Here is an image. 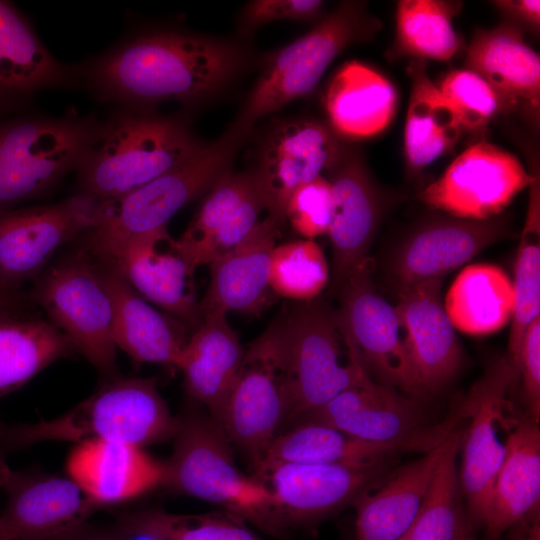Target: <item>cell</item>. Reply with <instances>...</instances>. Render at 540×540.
I'll list each match as a JSON object with an SVG mask.
<instances>
[{
    "mask_svg": "<svg viewBox=\"0 0 540 540\" xmlns=\"http://www.w3.org/2000/svg\"><path fill=\"white\" fill-rule=\"evenodd\" d=\"M246 61L247 51L236 42L164 29L129 37L78 69L80 84L100 102L153 111L163 102L212 98Z\"/></svg>",
    "mask_w": 540,
    "mask_h": 540,
    "instance_id": "cell-1",
    "label": "cell"
},
{
    "mask_svg": "<svg viewBox=\"0 0 540 540\" xmlns=\"http://www.w3.org/2000/svg\"><path fill=\"white\" fill-rule=\"evenodd\" d=\"M191 401L177 416L163 487L218 505L268 534L282 536L271 490L238 469L222 427Z\"/></svg>",
    "mask_w": 540,
    "mask_h": 540,
    "instance_id": "cell-2",
    "label": "cell"
},
{
    "mask_svg": "<svg viewBox=\"0 0 540 540\" xmlns=\"http://www.w3.org/2000/svg\"><path fill=\"white\" fill-rule=\"evenodd\" d=\"M200 141L181 117L120 109L103 121L97 143L79 168V192L106 201L121 197L191 158Z\"/></svg>",
    "mask_w": 540,
    "mask_h": 540,
    "instance_id": "cell-3",
    "label": "cell"
},
{
    "mask_svg": "<svg viewBox=\"0 0 540 540\" xmlns=\"http://www.w3.org/2000/svg\"><path fill=\"white\" fill-rule=\"evenodd\" d=\"M178 426L152 378H113L66 413L35 423L0 424V445L111 441L143 448L173 439Z\"/></svg>",
    "mask_w": 540,
    "mask_h": 540,
    "instance_id": "cell-4",
    "label": "cell"
},
{
    "mask_svg": "<svg viewBox=\"0 0 540 540\" xmlns=\"http://www.w3.org/2000/svg\"><path fill=\"white\" fill-rule=\"evenodd\" d=\"M249 134L231 125L174 169L121 197L100 201L95 224L88 231L92 247L103 256L127 239L167 227L178 211L232 170Z\"/></svg>",
    "mask_w": 540,
    "mask_h": 540,
    "instance_id": "cell-5",
    "label": "cell"
},
{
    "mask_svg": "<svg viewBox=\"0 0 540 540\" xmlns=\"http://www.w3.org/2000/svg\"><path fill=\"white\" fill-rule=\"evenodd\" d=\"M102 127L97 117L74 109L60 117L0 120V211L43 195L77 171Z\"/></svg>",
    "mask_w": 540,
    "mask_h": 540,
    "instance_id": "cell-6",
    "label": "cell"
},
{
    "mask_svg": "<svg viewBox=\"0 0 540 540\" xmlns=\"http://www.w3.org/2000/svg\"><path fill=\"white\" fill-rule=\"evenodd\" d=\"M379 21L359 1H344L306 34L269 54L233 125L251 132L260 118L313 92L347 47L374 36Z\"/></svg>",
    "mask_w": 540,
    "mask_h": 540,
    "instance_id": "cell-7",
    "label": "cell"
},
{
    "mask_svg": "<svg viewBox=\"0 0 540 540\" xmlns=\"http://www.w3.org/2000/svg\"><path fill=\"white\" fill-rule=\"evenodd\" d=\"M287 415V354L281 313L244 349L220 426L230 443L258 463Z\"/></svg>",
    "mask_w": 540,
    "mask_h": 540,
    "instance_id": "cell-8",
    "label": "cell"
},
{
    "mask_svg": "<svg viewBox=\"0 0 540 540\" xmlns=\"http://www.w3.org/2000/svg\"><path fill=\"white\" fill-rule=\"evenodd\" d=\"M282 315L287 354L284 426L289 423L291 427L347 388L363 365L349 346L348 364L340 363L336 314L322 298L291 302Z\"/></svg>",
    "mask_w": 540,
    "mask_h": 540,
    "instance_id": "cell-9",
    "label": "cell"
},
{
    "mask_svg": "<svg viewBox=\"0 0 540 540\" xmlns=\"http://www.w3.org/2000/svg\"><path fill=\"white\" fill-rule=\"evenodd\" d=\"M373 269V260L366 259L340 288L341 304L335 312L338 329L375 381L422 400L427 394L411 360L400 318L395 307L376 292Z\"/></svg>",
    "mask_w": 540,
    "mask_h": 540,
    "instance_id": "cell-10",
    "label": "cell"
},
{
    "mask_svg": "<svg viewBox=\"0 0 540 540\" xmlns=\"http://www.w3.org/2000/svg\"><path fill=\"white\" fill-rule=\"evenodd\" d=\"M36 302L98 371L116 378L113 303L102 273L83 254L51 268L34 291Z\"/></svg>",
    "mask_w": 540,
    "mask_h": 540,
    "instance_id": "cell-11",
    "label": "cell"
},
{
    "mask_svg": "<svg viewBox=\"0 0 540 540\" xmlns=\"http://www.w3.org/2000/svg\"><path fill=\"white\" fill-rule=\"evenodd\" d=\"M519 378L507 357L494 360L459 405L470 419L462 434L461 469L458 473L462 496L467 503L466 521L481 528L487 514L493 486L506 454V440L500 431L505 419L507 395Z\"/></svg>",
    "mask_w": 540,
    "mask_h": 540,
    "instance_id": "cell-12",
    "label": "cell"
},
{
    "mask_svg": "<svg viewBox=\"0 0 540 540\" xmlns=\"http://www.w3.org/2000/svg\"><path fill=\"white\" fill-rule=\"evenodd\" d=\"M344 147L331 128L320 121L274 120L260 139L255 166L250 170L267 217L282 228L292 192L327 172Z\"/></svg>",
    "mask_w": 540,
    "mask_h": 540,
    "instance_id": "cell-13",
    "label": "cell"
},
{
    "mask_svg": "<svg viewBox=\"0 0 540 540\" xmlns=\"http://www.w3.org/2000/svg\"><path fill=\"white\" fill-rule=\"evenodd\" d=\"M395 458L370 464H284L256 478L271 490L282 534L306 527L344 509L380 484L392 471Z\"/></svg>",
    "mask_w": 540,
    "mask_h": 540,
    "instance_id": "cell-14",
    "label": "cell"
},
{
    "mask_svg": "<svg viewBox=\"0 0 540 540\" xmlns=\"http://www.w3.org/2000/svg\"><path fill=\"white\" fill-rule=\"evenodd\" d=\"M532 181L521 161L484 140L460 153L417 199L449 216L487 220L498 216Z\"/></svg>",
    "mask_w": 540,
    "mask_h": 540,
    "instance_id": "cell-15",
    "label": "cell"
},
{
    "mask_svg": "<svg viewBox=\"0 0 540 540\" xmlns=\"http://www.w3.org/2000/svg\"><path fill=\"white\" fill-rule=\"evenodd\" d=\"M100 200L77 193L61 202L0 211V280L8 288L36 275L57 249L95 224Z\"/></svg>",
    "mask_w": 540,
    "mask_h": 540,
    "instance_id": "cell-16",
    "label": "cell"
},
{
    "mask_svg": "<svg viewBox=\"0 0 540 540\" xmlns=\"http://www.w3.org/2000/svg\"><path fill=\"white\" fill-rule=\"evenodd\" d=\"M103 257L148 302L192 331L199 326L196 269L167 227L127 239Z\"/></svg>",
    "mask_w": 540,
    "mask_h": 540,
    "instance_id": "cell-17",
    "label": "cell"
},
{
    "mask_svg": "<svg viewBox=\"0 0 540 540\" xmlns=\"http://www.w3.org/2000/svg\"><path fill=\"white\" fill-rule=\"evenodd\" d=\"M301 421H316L370 442L407 440L434 427L426 423L418 399L375 381L363 366L347 388L295 424Z\"/></svg>",
    "mask_w": 540,
    "mask_h": 540,
    "instance_id": "cell-18",
    "label": "cell"
},
{
    "mask_svg": "<svg viewBox=\"0 0 540 540\" xmlns=\"http://www.w3.org/2000/svg\"><path fill=\"white\" fill-rule=\"evenodd\" d=\"M452 417L434 425L427 433L394 442L358 439L316 421H301L281 431L254 466V475L284 464L362 465L395 458L405 452H428L454 429Z\"/></svg>",
    "mask_w": 540,
    "mask_h": 540,
    "instance_id": "cell-19",
    "label": "cell"
},
{
    "mask_svg": "<svg viewBox=\"0 0 540 540\" xmlns=\"http://www.w3.org/2000/svg\"><path fill=\"white\" fill-rule=\"evenodd\" d=\"M331 188V219L327 234L332 245L333 284L341 288L368 259L380 220L376 188L360 156L344 147L326 172Z\"/></svg>",
    "mask_w": 540,
    "mask_h": 540,
    "instance_id": "cell-20",
    "label": "cell"
},
{
    "mask_svg": "<svg viewBox=\"0 0 540 540\" xmlns=\"http://www.w3.org/2000/svg\"><path fill=\"white\" fill-rule=\"evenodd\" d=\"M77 85L78 65L55 58L16 5L0 0V118L26 107L40 91Z\"/></svg>",
    "mask_w": 540,
    "mask_h": 540,
    "instance_id": "cell-21",
    "label": "cell"
},
{
    "mask_svg": "<svg viewBox=\"0 0 540 540\" xmlns=\"http://www.w3.org/2000/svg\"><path fill=\"white\" fill-rule=\"evenodd\" d=\"M0 514L2 540H62L84 527L97 510L69 476L23 477L7 489Z\"/></svg>",
    "mask_w": 540,
    "mask_h": 540,
    "instance_id": "cell-22",
    "label": "cell"
},
{
    "mask_svg": "<svg viewBox=\"0 0 540 540\" xmlns=\"http://www.w3.org/2000/svg\"><path fill=\"white\" fill-rule=\"evenodd\" d=\"M179 246L197 269L239 244L259 223L263 201L250 171L223 174L203 195Z\"/></svg>",
    "mask_w": 540,
    "mask_h": 540,
    "instance_id": "cell-23",
    "label": "cell"
},
{
    "mask_svg": "<svg viewBox=\"0 0 540 540\" xmlns=\"http://www.w3.org/2000/svg\"><path fill=\"white\" fill-rule=\"evenodd\" d=\"M503 217L470 220L441 217L429 221L402 243L393 260L400 287L444 276L508 234Z\"/></svg>",
    "mask_w": 540,
    "mask_h": 540,
    "instance_id": "cell-24",
    "label": "cell"
},
{
    "mask_svg": "<svg viewBox=\"0 0 540 540\" xmlns=\"http://www.w3.org/2000/svg\"><path fill=\"white\" fill-rule=\"evenodd\" d=\"M442 281L436 278L400 287L395 306L427 396L445 387L462 361L454 326L440 298Z\"/></svg>",
    "mask_w": 540,
    "mask_h": 540,
    "instance_id": "cell-25",
    "label": "cell"
},
{
    "mask_svg": "<svg viewBox=\"0 0 540 540\" xmlns=\"http://www.w3.org/2000/svg\"><path fill=\"white\" fill-rule=\"evenodd\" d=\"M464 68L487 81L504 99L510 113L518 112L538 126L540 58L517 25L503 23L478 30L466 49Z\"/></svg>",
    "mask_w": 540,
    "mask_h": 540,
    "instance_id": "cell-26",
    "label": "cell"
},
{
    "mask_svg": "<svg viewBox=\"0 0 540 540\" xmlns=\"http://www.w3.org/2000/svg\"><path fill=\"white\" fill-rule=\"evenodd\" d=\"M281 228L269 217L235 247L208 264L210 282L201 316L213 311L259 315L274 299L269 265Z\"/></svg>",
    "mask_w": 540,
    "mask_h": 540,
    "instance_id": "cell-27",
    "label": "cell"
},
{
    "mask_svg": "<svg viewBox=\"0 0 540 540\" xmlns=\"http://www.w3.org/2000/svg\"><path fill=\"white\" fill-rule=\"evenodd\" d=\"M66 466L96 509L135 499L165 479V462L143 448L111 441L78 443Z\"/></svg>",
    "mask_w": 540,
    "mask_h": 540,
    "instance_id": "cell-28",
    "label": "cell"
},
{
    "mask_svg": "<svg viewBox=\"0 0 540 540\" xmlns=\"http://www.w3.org/2000/svg\"><path fill=\"white\" fill-rule=\"evenodd\" d=\"M243 355L237 333L227 314L220 311L202 316L181 353L177 368L183 374L189 398L203 406L219 425Z\"/></svg>",
    "mask_w": 540,
    "mask_h": 540,
    "instance_id": "cell-29",
    "label": "cell"
},
{
    "mask_svg": "<svg viewBox=\"0 0 540 540\" xmlns=\"http://www.w3.org/2000/svg\"><path fill=\"white\" fill-rule=\"evenodd\" d=\"M447 437L423 456L391 471L380 484L356 499L352 505L356 511L353 540H400L408 533Z\"/></svg>",
    "mask_w": 540,
    "mask_h": 540,
    "instance_id": "cell-30",
    "label": "cell"
},
{
    "mask_svg": "<svg viewBox=\"0 0 540 540\" xmlns=\"http://www.w3.org/2000/svg\"><path fill=\"white\" fill-rule=\"evenodd\" d=\"M102 273L113 303V341L136 363L177 368L188 328L156 309L110 266Z\"/></svg>",
    "mask_w": 540,
    "mask_h": 540,
    "instance_id": "cell-31",
    "label": "cell"
},
{
    "mask_svg": "<svg viewBox=\"0 0 540 540\" xmlns=\"http://www.w3.org/2000/svg\"><path fill=\"white\" fill-rule=\"evenodd\" d=\"M529 416L516 422L506 437V454L497 474L481 529L482 540L502 534L540 511V429Z\"/></svg>",
    "mask_w": 540,
    "mask_h": 540,
    "instance_id": "cell-32",
    "label": "cell"
},
{
    "mask_svg": "<svg viewBox=\"0 0 540 540\" xmlns=\"http://www.w3.org/2000/svg\"><path fill=\"white\" fill-rule=\"evenodd\" d=\"M397 91L376 69L356 60L343 64L324 92L329 127L340 138L374 137L392 122L397 109Z\"/></svg>",
    "mask_w": 540,
    "mask_h": 540,
    "instance_id": "cell-33",
    "label": "cell"
},
{
    "mask_svg": "<svg viewBox=\"0 0 540 540\" xmlns=\"http://www.w3.org/2000/svg\"><path fill=\"white\" fill-rule=\"evenodd\" d=\"M411 91L404 127L408 168L419 172L452 149L462 128L422 61L411 67Z\"/></svg>",
    "mask_w": 540,
    "mask_h": 540,
    "instance_id": "cell-34",
    "label": "cell"
},
{
    "mask_svg": "<svg viewBox=\"0 0 540 540\" xmlns=\"http://www.w3.org/2000/svg\"><path fill=\"white\" fill-rule=\"evenodd\" d=\"M512 282L498 266L475 264L460 272L451 285L444 307L454 328L486 335L503 328L512 318Z\"/></svg>",
    "mask_w": 540,
    "mask_h": 540,
    "instance_id": "cell-35",
    "label": "cell"
},
{
    "mask_svg": "<svg viewBox=\"0 0 540 540\" xmlns=\"http://www.w3.org/2000/svg\"><path fill=\"white\" fill-rule=\"evenodd\" d=\"M74 351L50 322L0 314V398Z\"/></svg>",
    "mask_w": 540,
    "mask_h": 540,
    "instance_id": "cell-36",
    "label": "cell"
},
{
    "mask_svg": "<svg viewBox=\"0 0 540 540\" xmlns=\"http://www.w3.org/2000/svg\"><path fill=\"white\" fill-rule=\"evenodd\" d=\"M462 2L400 0L396 6V30L392 54L420 60L446 62L460 49L453 18Z\"/></svg>",
    "mask_w": 540,
    "mask_h": 540,
    "instance_id": "cell-37",
    "label": "cell"
},
{
    "mask_svg": "<svg viewBox=\"0 0 540 540\" xmlns=\"http://www.w3.org/2000/svg\"><path fill=\"white\" fill-rule=\"evenodd\" d=\"M463 431L454 429L417 516L408 531L409 540H458L466 523L456 467Z\"/></svg>",
    "mask_w": 540,
    "mask_h": 540,
    "instance_id": "cell-38",
    "label": "cell"
},
{
    "mask_svg": "<svg viewBox=\"0 0 540 540\" xmlns=\"http://www.w3.org/2000/svg\"><path fill=\"white\" fill-rule=\"evenodd\" d=\"M525 223L515 263L512 327L507 359L516 357L523 336L540 312V178L533 165Z\"/></svg>",
    "mask_w": 540,
    "mask_h": 540,
    "instance_id": "cell-39",
    "label": "cell"
},
{
    "mask_svg": "<svg viewBox=\"0 0 540 540\" xmlns=\"http://www.w3.org/2000/svg\"><path fill=\"white\" fill-rule=\"evenodd\" d=\"M329 281V266L322 248L314 240L296 239L276 244L269 265L273 293L291 302L320 297Z\"/></svg>",
    "mask_w": 540,
    "mask_h": 540,
    "instance_id": "cell-40",
    "label": "cell"
},
{
    "mask_svg": "<svg viewBox=\"0 0 540 540\" xmlns=\"http://www.w3.org/2000/svg\"><path fill=\"white\" fill-rule=\"evenodd\" d=\"M436 85L454 110L462 130L480 134L498 116L510 113L499 93L468 69L452 70Z\"/></svg>",
    "mask_w": 540,
    "mask_h": 540,
    "instance_id": "cell-41",
    "label": "cell"
},
{
    "mask_svg": "<svg viewBox=\"0 0 540 540\" xmlns=\"http://www.w3.org/2000/svg\"><path fill=\"white\" fill-rule=\"evenodd\" d=\"M331 219V188L324 176L297 187L290 195L285 220L303 239L327 234Z\"/></svg>",
    "mask_w": 540,
    "mask_h": 540,
    "instance_id": "cell-42",
    "label": "cell"
},
{
    "mask_svg": "<svg viewBox=\"0 0 540 540\" xmlns=\"http://www.w3.org/2000/svg\"><path fill=\"white\" fill-rule=\"evenodd\" d=\"M169 540H265L240 517L222 511L178 515L166 512Z\"/></svg>",
    "mask_w": 540,
    "mask_h": 540,
    "instance_id": "cell-43",
    "label": "cell"
},
{
    "mask_svg": "<svg viewBox=\"0 0 540 540\" xmlns=\"http://www.w3.org/2000/svg\"><path fill=\"white\" fill-rule=\"evenodd\" d=\"M324 2L319 0H255L241 11L238 29L247 34L277 20L312 21L323 17Z\"/></svg>",
    "mask_w": 540,
    "mask_h": 540,
    "instance_id": "cell-44",
    "label": "cell"
},
{
    "mask_svg": "<svg viewBox=\"0 0 540 540\" xmlns=\"http://www.w3.org/2000/svg\"><path fill=\"white\" fill-rule=\"evenodd\" d=\"M521 377L528 416L539 422L540 416V317L526 330L516 357L511 362Z\"/></svg>",
    "mask_w": 540,
    "mask_h": 540,
    "instance_id": "cell-45",
    "label": "cell"
},
{
    "mask_svg": "<svg viewBox=\"0 0 540 540\" xmlns=\"http://www.w3.org/2000/svg\"><path fill=\"white\" fill-rule=\"evenodd\" d=\"M491 3L508 19L532 29L534 32L539 30V0H497L491 1Z\"/></svg>",
    "mask_w": 540,
    "mask_h": 540,
    "instance_id": "cell-46",
    "label": "cell"
},
{
    "mask_svg": "<svg viewBox=\"0 0 540 540\" xmlns=\"http://www.w3.org/2000/svg\"><path fill=\"white\" fill-rule=\"evenodd\" d=\"M508 532L509 540H540V511L523 518Z\"/></svg>",
    "mask_w": 540,
    "mask_h": 540,
    "instance_id": "cell-47",
    "label": "cell"
},
{
    "mask_svg": "<svg viewBox=\"0 0 540 540\" xmlns=\"http://www.w3.org/2000/svg\"><path fill=\"white\" fill-rule=\"evenodd\" d=\"M62 540H122L115 527L104 530H89L84 527Z\"/></svg>",
    "mask_w": 540,
    "mask_h": 540,
    "instance_id": "cell-48",
    "label": "cell"
},
{
    "mask_svg": "<svg viewBox=\"0 0 540 540\" xmlns=\"http://www.w3.org/2000/svg\"><path fill=\"white\" fill-rule=\"evenodd\" d=\"M16 476V472L12 471L8 465L0 458V487L8 489Z\"/></svg>",
    "mask_w": 540,
    "mask_h": 540,
    "instance_id": "cell-49",
    "label": "cell"
},
{
    "mask_svg": "<svg viewBox=\"0 0 540 540\" xmlns=\"http://www.w3.org/2000/svg\"><path fill=\"white\" fill-rule=\"evenodd\" d=\"M458 540H479V539L476 537L474 533V529H472L467 524V521H466Z\"/></svg>",
    "mask_w": 540,
    "mask_h": 540,
    "instance_id": "cell-50",
    "label": "cell"
},
{
    "mask_svg": "<svg viewBox=\"0 0 540 540\" xmlns=\"http://www.w3.org/2000/svg\"><path fill=\"white\" fill-rule=\"evenodd\" d=\"M6 291H7V288L3 285V283L0 280V314L3 313L2 309L5 303V299H6Z\"/></svg>",
    "mask_w": 540,
    "mask_h": 540,
    "instance_id": "cell-51",
    "label": "cell"
},
{
    "mask_svg": "<svg viewBox=\"0 0 540 540\" xmlns=\"http://www.w3.org/2000/svg\"><path fill=\"white\" fill-rule=\"evenodd\" d=\"M400 540H409L408 539V533L404 537H402Z\"/></svg>",
    "mask_w": 540,
    "mask_h": 540,
    "instance_id": "cell-52",
    "label": "cell"
},
{
    "mask_svg": "<svg viewBox=\"0 0 540 540\" xmlns=\"http://www.w3.org/2000/svg\"><path fill=\"white\" fill-rule=\"evenodd\" d=\"M0 540H2V538L0 537Z\"/></svg>",
    "mask_w": 540,
    "mask_h": 540,
    "instance_id": "cell-53",
    "label": "cell"
}]
</instances>
